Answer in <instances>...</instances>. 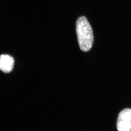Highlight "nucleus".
I'll use <instances>...</instances> for the list:
<instances>
[{
	"label": "nucleus",
	"mask_w": 131,
	"mask_h": 131,
	"mask_svg": "<svg viewBox=\"0 0 131 131\" xmlns=\"http://www.w3.org/2000/svg\"><path fill=\"white\" fill-rule=\"evenodd\" d=\"M76 31L81 50L88 52L92 47L94 36L91 26L85 16H81L77 20Z\"/></svg>",
	"instance_id": "1"
},
{
	"label": "nucleus",
	"mask_w": 131,
	"mask_h": 131,
	"mask_svg": "<svg viewBox=\"0 0 131 131\" xmlns=\"http://www.w3.org/2000/svg\"><path fill=\"white\" fill-rule=\"evenodd\" d=\"M15 61L12 57L7 54L0 56V70L5 73L11 72L14 68Z\"/></svg>",
	"instance_id": "3"
},
{
	"label": "nucleus",
	"mask_w": 131,
	"mask_h": 131,
	"mask_svg": "<svg viewBox=\"0 0 131 131\" xmlns=\"http://www.w3.org/2000/svg\"><path fill=\"white\" fill-rule=\"evenodd\" d=\"M117 127L118 131H131V109H125L120 112Z\"/></svg>",
	"instance_id": "2"
}]
</instances>
